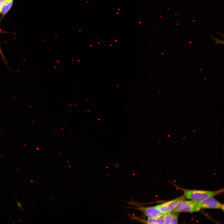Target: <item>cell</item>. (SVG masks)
<instances>
[{
  "mask_svg": "<svg viewBox=\"0 0 224 224\" xmlns=\"http://www.w3.org/2000/svg\"><path fill=\"white\" fill-rule=\"evenodd\" d=\"M183 191L185 198L198 202L222 193L223 189L215 191L184 189Z\"/></svg>",
  "mask_w": 224,
  "mask_h": 224,
  "instance_id": "1",
  "label": "cell"
},
{
  "mask_svg": "<svg viewBox=\"0 0 224 224\" xmlns=\"http://www.w3.org/2000/svg\"><path fill=\"white\" fill-rule=\"evenodd\" d=\"M201 208L198 202L193 200L185 201L183 200L178 203L173 211V212H193L199 211Z\"/></svg>",
  "mask_w": 224,
  "mask_h": 224,
  "instance_id": "2",
  "label": "cell"
},
{
  "mask_svg": "<svg viewBox=\"0 0 224 224\" xmlns=\"http://www.w3.org/2000/svg\"><path fill=\"white\" fill-rule=\"evenodd\" d=\"M185 198L184 195L173 200L168 201L156 206L158 209L162 213L165 214L173 211L181 201Z\"/></svg>",
  "mask_w": 224,
  "mask_h": 224,
  "instance_id": "3",
  "label": "cell"
},
{
  "mask_svg": "<svg viewBox=\"0 0 224 224\" xmlns=\"http://www.w3.org/2000/svg\"><path fill=\"white\" fill-rule=\"evenodd\" d=\"M198 204L201 208H218L223 210L224 205L217 201L213 197H209L201 201L198 202Z\"/></svg>",
  "mask_w": 224,
  "mask_h": 224,
  "instance_id": "4",
  "label": "cell"
},
{
  "mask_svg": "<svg viewBox=\"0 0 224 224\" xmlns=\"http://www.w3.org/2000/svg\"><path fill=\"white\" fill-rule=\"evenodd\" d=\"M137 209L142 212L148 218L158 217L164 214L161 212L156 206L145 207L138 206Z\"/></svg>",
  "mask_w": 224,
  "mask_h": 224,
  "instance_id": "5",
  "label": "cell"
},
{
  "mask_svg": "<svg viewBox=\"0 0 224 224\" xmlns=\"http://www.w3.org/2000/svg\"><path fill=\"white\" fill-rule=\"evenodd\" d=\"M179 212L172 211L165 213L163 215L164 224H177Z\"/></svg>",
  "mask_w": 224,
  "mask_h": 224,
  "instance_id": "6",
  "label": "cell"
},
{
  "mask_svg": "<svg viewBox=\"0 0 224 224\" xmlns=\"http://www.w3.org/2000/svg\"><path fill=\"white\" fill-rule=\"evenodd\" d=\"M13 0H8L0 9V12L3 15L6 14L10 9Z\"/></svg>",
  "mask_w": 224,
  "mask_h": 224,
  "instance_id": "7",
  "label": "cell"
},
{
  "mask_svg": "<svg viewBox=\"0 0 224 224\" xmlns=\"http://www.w3.org/2000/svg\"><path fill=\"white\" fill-rule=\"evenodd\" d=\"M163 215L158 217L148 218L146 223L148 224H164Z\"/></svg>",
  "mask_w": 224,
  "mask_h": 224,
  "instance_id": "8",
  "label": "cell"
},
{
  "mask_svg": "<svg viewBox=\"0 0 224 224\" xmlns=\"http://www.w3.org/2000/svg\"><path fill=\"white\" fill-rule=\"evenodd\" d=\"M211 37L215 41V42L214 43L215 44H224V41L223 40H219L217 39H216L213 37L212 36H211Z\"/></svg>",
  "mask_w": 224,
  "mask_h": 224,
  "instance_id": "9",
  "label": "cell"
},
{
  "mask_svg": "<svg viewBox=\"0 0 224 224\" xmlns=\"http://www.w3.org/2000/svg\"><path fill=\"white\" fill-rule=\"evenodd\" d=\"M16 203L20 210L22 211H24V210L22 207L21 204V202L16 201Z\"/></svg>",
  "mask_w": 224,
  "mask_h": 224,
  "instance_id": "10",
  "label": "cell"
},
{
  "mask_svg": "<svg viewBox=\"0 0 224 224\" xmlns=\"http://www.w3.org/2000/svg\"><path fill=\"white\" fill-rule=\"evenodd\" d=\"M8 0H0V9Z\"/></svg>",
  "mask_w": 224,
  "mask_h": 224,
  "instance_id": "11",
  "label": "cell"
},
{
  "mask_svg": "<svg viewBox=\"0 0 224 224\" xmlns=\"http://www.w3.org/2000/svg\"><path fill=\"white\" fill-rule=\"evenodd\" d=\"M0 54L2 56V57L4 59L5 58L2 52V50H1V47H0Z\"/></svg>",
  "mask_w": 224,
  "mask_h": 224,
  "instance_id": "12",
  "label": "cell"
}]
</instances>
